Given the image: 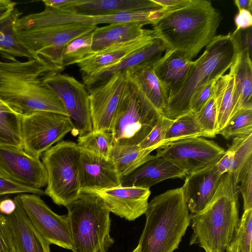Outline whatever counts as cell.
Segmentation results:
<instances>
[{
    "mask_svg": "<svg viewBox=\"0 0 252 252\" xmlns=\"http://www.w3.org/2000/svg\"><path fill=\"white\" fill-rule=\"evenodd\" d=\"M51 71L59 72L39 57L25 62L0 61V100L21 115L49 111L68 116L60 99L43 83Z\"/></svg>",
    "mask_w": 252,
    "mask_h": 252,
    "instance_id": "6da1fadb",
    "label": "cell"
},
{
    "mask_svg": "<svg viewBox=\"0 0 252 252\" xmlns=\"http://www.w3.org/2000/svg\"><path fill=\"white\" fill-rule=\"evenodd\" d=\"M221 20L211 1L192 0L187 5L166 13L153 26V34L167 49L183 53L189 60L216 36Z\"/></svg>",
    "mask_w": 252,
    "mask_h": 252,
    "instance_id": "7a4b0ae2",
    "label": "cell"
},
{
    "mask_svg": "<svg viewBox=\"0 0 252 252\" xmlns=\"http://www.w3.org/2000/svg\"><path fill=\"white\" fill-rule=\"evenodd\" d=\"M238 185L232 174H223L210 201L190 214V245H197L205 252H225L240 221Z\"/></svg>",
    "mask_w": 252,
    "mask_h": 252,
    "instance_id": "3957f363",
    "label": "cell"
},
{
    "mask_svg": "<svg viewBox=\"0 0 252 252\" xmlns=\"http://www.w3.org/2000/svg\"><path fill=\"white\" fill-rule=\"evenodd\" d=\"M140 252H173L190 225V214L182 187L168 190L148 202Z\"/></svg>",
    "mask_w": 252,
    "mask_h": 252,
    "instance_id": "277c9868",
    "label": "cell"
},
{
    "mask_svg": "<svg viewBox=\"0 0 252 252\" xmlns=\"http://www.w3.org/2000/svg\"><path fill=\"white\" fill-rule=\"evenodd\" d=\"M239 54L232 33L216 35L202 54L192 61L182 86L168 98L163 115L174 120L191 112L190 101L193 94L202 86L223 75Z\"/></svg>",
    "mask_w": 252,
    "mask_h": 252,
    "instance_id": "5b68a950",
    "label": "cell"
},
{
    "mask_svg": "<svg viewBox=\"0 0 252 252\" xmlns=\"http://www.w3.org/2000/svg\"><path fill=\"white\" fill-rule=\"evenodd\" d=\"M67 215L73 252H107L113 244L110 212L95 193L81 192L68 204Z\"/></svg>",
    "mask_w": 252,
    "mask_h": 252,
    "instance_id": "8992f818",
    "label": "cell"
},
{
    "mask_svg": "<svg viewBox=\"0 0 252 252\" xmlns=\"http://www.w3.org/2000/svg\"><path fill=\"white\" fill-rule=\"evenodd\" d=\"M81 150L77 143L62 140L44 152L42 162L47 173L45 194L66 207L81 193Z\"/></svg>",
    "mask_w": 252,
    "mask_h": 252,
    "instance_id": "52a82bcc",
    "label": "cell"
},
{
    "mask_svg": "<svg viewBox=\"0 0 252 252\" xmlns=\"http://www.w3.org/2000/svg\"><path fill=\"white\" fill-rule=\"evenodd\" d=\"M158 8L126 11L110 15H90L45 7L38 13L21 17L16 24L17 30H28L62 24L78 23L95 25L99 24L136 23L153 25L158 18Z\"/></svg>",
    "mask_w": 252,
    "mask_h": 252,
    "instance_id": "ba28073f",
    "label": "cell"
},
{
    "mask_svg": "<svg viewBox=\"0 0 252 252\" xmlns=\"http://www.w3.org/2000/svg\"><path fill=\"white\" fill-rule=\"evenodd\" d=\"M75 131L73 121L67 116L49 112L36 111L22 115L21 135L23 149L38 158L58 143L69 132Z\"/></svg>",
    "mask_w": 252,
    "mask_h": 252,
    "instance_id": "9c48e42d",
    "label": "cell"
},
{
    "mask_svg": "<svg viewBox=\"0 0 252 252\" xmlns=\"http://www.w3.org/2000/svg\"><path fill=\"white\" fill-rule=\"evenodd\" d=\"M161 115L140 102L129 81L110 131L114 144H139Z\"/></svg>",
    "mask_w": 252,
    "mask_h": 252,
    "instance_id": "30bf717a",
    "label": "cell"
},
{
    "mask_svg": "<svg viewBox=\"0 0 252 252\" xmlns=\"http://www.w3.org/2000/svg\"><path fill=\"white\" fill-rule=\"evenodd\" d=\"M97 26L71 23L28 30H17L20 39L36 57L52 64L59 72L63 47L70 40L94 30Z\"/></svg>",
    "mask_w": 252,
    "mask_h": 252,
    "instance_id": "8fae6325",
    "label": "cell"
},
{
    "mask_svg": "<svg viewBox=\"0 0 252 252\" xmlns=\"http://www.w3.org/2000/svg\"><path fill=\"white\" fill-rule=\"evenodd\" d=\"M43 82L62 102L68 116L73 121L76 134L80 136L92 131L89 93L85 84L57 71L48 73Z\"/></svg>",
    "mask_w": 252,
    "mask_h": 252,
    "instance_id": "7c38bea8",
    "label": "cell"
},
{
    "mask_svg": "<svg viewBox=\"0 0 252 252\" xmlns=\"http://www.w3.org/2000/svg\"><path fill=\"white\" fill-rule=\"evenodd\" d=\"M224 152L215 142L195 137L163 144L156 156L171 161L188 175L217 163Z\"/></svg>",
    "mask_w": 252,
    "mask_h": 252,
    "instance_id": "4fadbf2b",
    "label": "cell"
},
{
    "mask_svg": "<svg viewBox=\"0 0 252 252\" xmlns=\"http://www.w3.org/2000/svg\"><path fill=\"white\" fill-rule=\"evenodd\" d=\"M129 82L128 70L119 71L90 89L93 130L110 132Z\"/></svg>",
    "mask_w": 252,
    "mask_h": 252,
    "instance_id": "5bb4252c",
    "label": "cell"
},
{
    "mask_svg": "<svg viewBox=\"0 0 252 252\" xmlns=\"http://www.w3.org/2000/svg\"><path fill=\"white\" fill-rule=\"evenodd\" d=\"M19 195L24 210L30 222L50 244L72 250V241L68 219L59 215L37 194Z\"/></svg>",
    "mask_w": 252,
    "mask_h": 252,
    "instance_id": "9a60e30c",
    "label": "cell"
},
{
    "mask_svg": "<svg viewBox=\"0 0 252 252\" xmlns=\"http://www.w3.org/2000/svg\"><path fill=\"white\" fill-rule=\"evenodd\" d=\"M0 174L33 189H41L47 185V173L42 162L22 148L0 146Z\"/></svg>",
    "mask_w": 252,
    "mask_h": 252,
    "instance_id": "2e32d148",
    "label": "cell"
},
{
    "mask_svg": "<svg viewBox=\"0 0 252 252\" xmlns=\"http://www.w3.org/2000/svg\"><path fill=\"white\" fill-rule=\"evenodd\" d=\"M88 192L99 196L110 212L129 221L145 214L151 194L149 188L121 186Z\"/></svg>",
    "mask_w": 252,
    "mask_h": 252,
    "instance_id": "e0dca14e",
    "label": "cell"
},
{
    "mask_svg": "<svg viewBox=\"0 0 252 252\" xmlns=\"http://www.w3.org/2000/svg\"><path fill=\"white\" fill-rule=\"evenodd\" d=\"M81 192L121 186V178L114 162L81 149Z\"/></svg>",
    "mask_w": 252,
    "mask_h": 252,
    "instance_id": "ac0fdd59",
    "label": "cell"
},
{
    "mask_svg": "<svg viewBox=\"0 0 252 252\" xmlns=\"http://www.w3.org/2000/svg\"><path fill=\"white\" fill-rule=\"evenodd\" d=\"M216 163L188 174L185 177L182 189L191 215L202 210L218 188L223 174L218 171Z\"/></svg>",
    "mask_w": 252,
    "mask_h": 252,
    "instance_id": "d6986e66",
    "label": "cell"
},
{
    "mask_svg": "<svg viewBox=\"0 0 252 252\" xmlns=\"http://www.w3.org/2000/svg\"><path fill=\"white\" fill-rule=\"evenodd\" d=\"M155 38L152 30L148 29L144 34L135 39L94 51L76 64L82 76L90 75L116 64L150 43Z\"/></svg>",
    "mask_w": 252,
    "mask_h": 252,
    "instance_id": "ffe728a7",
    "label": "cell"
},
{
    "mask_svg": "<svg viewBox=\"0 0 252 252\" xmlns=\"http://www.w3.org/2000/svg\"><path fill=\"white\" fill-rule=\"evenodd\" d=\"M15 208L5 216L17 252H50V244L38 233L27 217L19 195L13 198Z\"/></svg>",
    "mask_w": 252,
    "mask_h": 252,
    "instance_id": "44dd1931",
    "label": "cell"
},
{
    "mask_svg": "<svg viewBox=\"0 0 252 252\" xmlns=\"http://www.w3.org/2000/svg\"><path fill=\"white\" fill-rule=\"evenodd\" d=\"M167 49V46L162 40L155 38L150 43L129 55L116 64L93 74L82 76L83 83L87 89H90L116 72L137 67L152 65Z\"/></svg>",
    "mask_w": 252,
    "mask_h": 252,
    "instance_id": "7402d4cb",
    "label": "cell"
},
{
    "mask_svg": "<svg viewBox=\"0 0 252 252\" xmlns=\"http://www.w3.org/2000/svg\"><path fill=\"white\" fill-rule=\"evenodd\" d=\"M152 66L127 69L129 81L141 103L163 115L168 95L155 75Z\"/></svg>",
    "mask_w": 252,
    "mask_h": 252,
    "instance_id": "603a6c76",
    "label": "cell"
},
{
    "mask_svg": "<svg viewBox=\"0 0 252 252\" xmlns=\"http://www.w3.org/2000/svg\"><path fill=\"white\" fill-rule=\"evenodd\" d=\"M186 173L171 161L155 156L121 179L122 187L150 188L166 179L184 178Z\"/></svg>",
    "mask_w": 252,
    "mask_h": 252,
    "instance_id": "cb8c5ba5",
    "label": "cell"
},
{
    "mask_svg": "<svg viewBox=\"0 0 252 252\" xmlns=\"http://www.w3.org/2000/svg\"><path fill=\"white\" fill-rule=\"evenodd\" d=\"M192 63V61L183 53L167 49L164 54L152 65V69L167 92L168 98L180 89Z\"/></svg>",
    "mask_w": 252,
    "mask_h": 252,
    "instance_id": "d4e9b609",
    "label": "cell"
},
{
    "mask_svg": "<svg viewBox=\"0 0 252 252\" xmlns=\"http://www.w3.org/2000/svg\"><path fill=\"white\" fill-rule=\"evenodd\" d=\"M22 14L15 7L0 19V56L8 61H16L17 58L31 60L37 57L29 50L18 35L16 24Z\"/></svg>",
    "mask_w": 252,
    "mask_h": 252,
    "instance_id": "484cf974",
    "label": "cell"
},
{
    "mask_svg": "<svg viewBox=\"0 0 252 252\" xmlns=\"http://www.w3.org/2000/svg\"><path fill=\"white\" fill-rule=\"evenodd\" d=\"M160 8L152 0H80L71 11L85 15H105Z\"/></svg>",
    "mask_w": 252,
    "mask_h": 252,
    "instance_id": "4316f807",
    "label": "cell"
},
{
    "mask_svg": "<svg viewBox=\"0 0 252 252\" xmlns=\"http://www.w3.org/2000/svg\"><path fill=\"white\" fill-rule=\"evenodd\" d=\"M234 70L233 109L230 118L241 109L252 107V62L247 51L238 54Z\"/></svg>",
    "mask_w": 252,
    "mask_h": 252,
    "instance_id": "83f0119b",
    "label": "cell"
},
{
    "mask_svg": "<svg viewBox=\"0 0 252 252\" xmlns=\"http://www.w3.org/2000/svg\"><path fill=\"white\" fill-rule=\"evenodd\" d=\"M136 23H116L96 27L93 32L92 48L96 51L108 46L135 39L148 29Z\"/></svg>",
    "mask_w": 252,
    "mask_h": 252,
    "instance_id": "f1b7e54d",
    "label": "cell"
},
{
    "mask_svg": "<svg viewBox=\"0 0 252 252\" xmlns=\"http://www.w3.org/2000/svg\"><path fill=\"white\" fill-rule=\"evenodd\" d=\"M252 158V134L233 139L232 144L216 163L220 174L229 173L237 183L239 175L247 161Z\"/></svg>",
    "mask_w": 252,
    "mask_h": 252,
    "instance_id": "f546056e",
    "label": "cell"
},
{
    "mask_svg": "<svg viewBox=\"0 0 252 252\" xmlns=\"http://www.w3.org/2000/svg\"><path fill=\"white\" fill-rule=\"evenodd\" d=\"M153 149H141L138 145L114 144L110 158L114 162L121 180L152 158Z\"/></svg>",
    "mask_w": 252,
    "mask_h": 252,
    "instance_id": "4dcf8cb0",
    "label": "cell"
},
{
    "mask_svg": "<svg viewBox=\"0 0 252 252\" xmlns=\"http://www.w3.org/2000/svg\"><path fill=\"white\" fill-rule=\"evenodd\" d=\"M229 72L219 77L213 87V96L217 108V134L226 124L233 109L234 76L233 67Z\"/></svg>",
    "mask_w": 252,
    "mask_h": 252,
    "instance_id": "1f68e13d",
    "label": "cell"
},
{
    "mask_svg": "<svg viewBox=\"0 0 252 252\" xmlns=\"http://www.w3.org/2000/svg\"><path fill=\"white\" fill-rule=\"evenodd\" d=\"M21 117L0 100V146L22 148Z\"/></svg>",
    "mask_w": 252,
    "mask_h": 252,
    "instance_id": "d6a6232c",
    "label": "cell"
},
{
    "mask_svg": "<svg viewBox=\"0 0 252 252\" xmlns=\"http://www.w3.org/2000/svg\"><path fill=\"white\" fill-rule=\"evenodd\" d=\"M195 137H207L199 126L195 113L190 112L173 121L166 133L162 144L177 140Z\"/></svg>",
    "mask_w": 252,
    "mask_h": 252,
    "instance_id": "836d02e7",
    "label": "cell"
},
{
    "mask_svg": "<svg viewBox=\"0 0 252 252\" xmlns=\"http://www.w3.org/2000/svg\"><path fill=\"white\" fill-rule=\"evenodd\" d=\"M114 144L112 134L107 131L93 130L77 139L80 149L106 159L110 158Z\"/></svg>",
    "mask_w": 252,
    "mask_h": 252,
    "instance_id": "e575fe53",
    "label": "cell"
},
{
    "mask_svg": "<svg viewBox=\"0 0 252 252\" xmlns=\"http://www.w3.org/2000/svg\"><path fill=\"white\" fill-rule=\"evenodd\" d=\"M93 31L73 39L64 46L62 57L63 68L77 64L94 52L92 48Z\"/></svg>",
    "mask_w": 252,
    "mask_h": 252,
    "instance_id": "d590c367",
    "label": "cell"
},
{
    "mask_svg": "<svg viewBox=\"0 0 252 252\" xmlns=\"http://www.w3.org/2000/svg\"><path fill=\"white\" fill-rule=\"evenodd\" d=\"M219 134L227 140L252 134V107H244L236 113Z\"/></svg>",
    "mask_w": 252,
    "mask_h": 252,
    "instance_id": "8d00e7d4",
    "label": "cell"
},
{
    "mask_svg": "<svg viewBox=\"0 0 252 252\" xmlns=\"http://www.w3.org/2000/svg\"><path fill=\"white\" fill-rule=\"evenodd\" d=\"M252 209L244 211L225 252H252Z\"/></svg>",
    "mask_w": 252,
    "mask_h": 252,
    "instance_id": "74e56055",
    "label": "cell"
},
{
    "mask_svg": "<svg viewBox=\"0 0 252 252\" xmlns=\"http://www.w3.org/2000/svg\"><path fill=\"white\" fill-rule=\"evenodd\" d=\"M195 114L199 126L207 137H215L217 135L218 113L214 96Z\"/></svg>",
    "mask_w": 252,
    "mask_h": 252,
    "instance_id": "f35d334b",
    "label": "cell"
},
{
    "mask_svg": "<svg viewBox=\"0 0 252 252\" xmlns=\"http://www.w3.org/2000/svg\"><path fill=\"white\" fill-rule=\"evenodd\" d=\"M174 120L161 115L150 132L138 146L142 149H157L162 144L166 133Z\"/></svg>",
    "mask_w": 252,
    "mask_h": 252,
    "instance_id": "ab89813d",
    "label": "cell"
},
{
    "mask_svg": "<svg viewBox=\"0 0 252 252\" xmlns=\"http://www.w3.org/2000/svg\"><path fill=\"white\" fill-rule=\"evenodd\" d=\"M237 183H240L238 188L243 197L244 211L252 209V158L241 171Z\"/></svg>",
    "mask_w": 252,
    "mask_h": 252,
    "instance_id": "60d3db41",
    "label": "cell"
},
{
    "mask_svg": "<svg viewBox=\"0 0 252 252\" xmlns=\"http://www.w3.org/2000/svg\"><path fill=\"white\" fill-rule=\"evenodd\" d=\"M22 193H31L38 195L45 194V191L41 189L22 185L0 174V196Z\"/></svg>",
    "mask_w": 252,
    "mask_h": 252,
    "instance_id": "b9f144b4",
    "label": "cell"
},
{
    "mask_svg": "<svg viewBox=\"0 0 252 252\" xmlns=\"http://www.w3.org/2000/svg\"><path fill=\"white\" fill-rule=\"evenodd\" d=\"M216 80L202 86L193 94L190 101V109L192 112L196 113L199 112L213 96L214 84Z\"/></svg>",
    "mask_w": 252,
    "mask_h": 252,
    "instance_id": "7bdbcfd3",
    "label": "cell"
},
{
    "mask_svg": "<svg viewBox=\"0 0 252 252\" xmlns=\"http://www.w3.org/2000/svg\"><path fill=\"white\" fill-rule=\"evenodd\" d=\"M0 252H17L5 216L0 213Z\"/></svg>",
    "mask_w": 252,
    "mask_h": 252,
    "instance_id": "ee69618b",
    "label": "cell"
},
{
    "mask_svg": "<svg viewBox=\"0 0 252 252\" xmlns=\"http://www.w3.org/2000/svg\"><path fill=\"white\" fill-rule=\"evenodd\" d=\"M237 43L239 53L247 51L250 57L252 55V28L234 31L232 33Z\"/></svg>",
    "mask_w": 252,
    "mask_h": 252,
    "instance_id": "f6af8a7d",
    "label": "cell"
},
{
    "mask_svg": "<svg viewBox=\"0 0 252 252\" xmlns=\"http://www.w3.org/2000/svg\"><path fill=\"white\" fill-rule=\"evenodd\" d=\"M234 22L236 25L235 31L252 27V15L251 12L245 9L239 10L235 16Z\"/></svg>",
    "mask_w": 252,
    "mask_h": 252,
    "instance_id": "bcb514c9",
    "label": "cell"
},
{
    "mask_svg": "<svg viewBox=\"0 0 252 252\" xmlns=\"http://www.w3.org/2000/svg\"><path fill=\"white\" fill-rule=\"evenodd\" d=\"M160 6L164 11V14L182 8L189 4L192 0H152Z\"/></svg>",
    "mask_w": 252,
    "mask_h": 252,
    "instance_id": "7dc6e473",
    "label": "cell"
},
{
    "mask_svg": "<svg viewBox=\"0 0 252 252\" xmlns=\"http://www.w3.org/2000/svg\"><path fill=\"white\" fill-rule=\"evenodd\" d=\"M80 0H43L45 7L71 11Z\"/></svg>",
    "mask_w": 252,
    "mask_h": 252,
    "instance_id": "c3c4849f",
    "label": "cell"
},
{
    "mask_svg": "<svg viewBox=\"0 0 252 252\" xmlns=\"http://www.w3.org/2000/svg\"><path fill=\"white\" fill-rule=\"evenodd\" d=\"M15 208V203L14 199L9 198L0 200V213L5 215L12 214Z\"/></svg>",
    "mask_w": 252,
    "mask_h": 252,
    "instance_id": "681fc988",
    "label": "cell"
},
{
    "mask_svg": "<svg viewBox=\"0 0 252 252\" xmlns=\"http://www.w3.org/2000/svg\"><path fill=\"white\" fill-rule=\"evenodd\" d=\"M16 3L8 0H0V19L9 13L15 7Z\"/></svg>",
    "mask_w": 252,
    "mask_h": 252,
    "instance_id": "f907efd6",
    "label": "cell"
},
{
    "mask_svg": "<svg viewBox=\"0 0 252 252\" xmlns=\"http://www.w3.org/2000/svg\"><path fill=\"white\" fill-rule=\"evenodd\" d=\"M234 2L236 6L237 7L238 10L245 9L250 11V12H252V0H235Z\"/></svg>",
    "mask_w": 252,
    "mask_h": 252,
    "instance_id": "816d5d0a",
    "label": "cell"
},
{
    "mask_svg": "<svg viewBox=\"0 0 252 252\" xmlns=\"http://www.w3.org/2000/svg\"><path fill=\"white\" fill-rule=\"evenodd\" d=\"M132 252H140V248L139 245L134 249Z\"/></svg>",
    "mask_w": 252,
    "mask_h": 252,
    "instance_id": "f5cc1de1",
    "label": "cell"
},
{
    "mask_svg": "<svg viewBox=\"0 0 252 252\" xmlns=\"http://www.w3.org/2000/svg\"></svg>",
    "mask_w": 252,
    "mask_h": 252,
    "instance_id": "db71d44e",
    "label": "cell"
}]
</instances>
